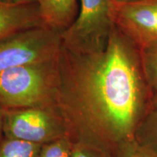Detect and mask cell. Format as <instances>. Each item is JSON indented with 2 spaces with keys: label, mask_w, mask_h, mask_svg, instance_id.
Listing matches in <instances>:
<instances>
[{
  "label": "cell",
  "mask_w": 157,
  "mask_h": 157,
  "mask_svg": "<svg viewBox=\"0 0 157 157\" xmlns=\"http://www.w3.org/2000/svg\"><path fill=\"white\" fill-rule=\"evenodd\" d=\"M111 1L117 3H129V2H134L140 1V0H111Z\"/></svg>",
  "instance_id": "obj_17"
},
{
  "label": "cell",
  "mask_w": 157,
  "mask_h": 157,
  "mask_svg": "<svg viewBox=\"0 0 157 157\" xmlns=\"http://www.w3.org/2000/svg\"><path fill=\"white\" fill-rule=\"evenodd\" d=\"M42 146L4 137L0 142V157H38Z\"/></svg>",
  "instance_id": "obj_9"
},
{
  "label": "cell",
  "mask_w": 157,
  "mask_h": 157,
  "mask_svg": "<svg viewBox=\"0 0 157 157\" xmlns=\"http://www.w3.org/2000/svg\"><path fill=\"white\" fill-rule=\"evenodd\" d=\"M145 77L154 95L157 94V42L139 49Z\"/></svg>",
  "instance_id": "obj_11"
},
{
  "label": "cell",
  "mask_w": 157,
  "mask_h": 157,
  "mask_svg": "<svg viewBox=\"0 0 157 157\" xmlns=\"http://www.w3.org/2000/svg\"><path fill=\"white\" fill-rule=\"evenodd\" d=\"M2 5H1V4H0V7H1V6H2Z\"/></svg>",
  "instance_id": "obj_19"
},
{
  "label": "cell",
  "mask_w": 157,
  "mask_h": 157,
  "mask_svg": "<svg viewBox=\"0 0 157 157\" xmlns=\"http://www.w3.org/2000/svg\"><path fill=\"white\" fill-rule=\"evenodd\" d=\"M117 157H157V155L135 141L124 149Z\"/></svg>",
  "instance_id": "obj_14"
},
{
  "label": "cell",
  "mask_w": 157,
  "mask_h": 157,
  "mask_svg": "<svg viewBox=\"0 0 157 157\" xmlns=\"http://www.w3.org/2000/svg\"><path fill=\"white\" fill-rule=\"evenodd\" d=\"M135 140L157 155V109H153L140 124Z\"/></svg>",
  "instance_id": "obj_10"
},
{
  "label": "cell",
  "mask_w": 157,
  "mask_h": 157,
  "mask_svg": "<svg viewBox=\"0 0 157 157\" xmlns=\"http://www.w3.org/2000/svg\"><path fill=\"white\" fill-rule=\"evenodd\" d=\"M58 55L0 72V105L5 109L56 107Z\"/></svg>",
  "instance_id": "obj_2"
},
{
  "label": "cell",
  "mask_w": 157,
  "mask_h": 157,
  "mask_svg": "<svg viewBox=\"0 0 157 157\" xmlns=\"http://www.w3.org/2000/svg\"><path fill=\"white\" fill-rule=\"evenodd\" d=\"M4 114H5V109L0 105V142L4 137L3 124H4Z\"/></svg>",
  "instance_id": "obj_16"
},
{
  "label": "cell",
  "mask_w": 157,
  "mask_h": 157,
  "mask_svg": "<svg viewBox=\"0 0 157 157\" xmlns=\"http://www.w3.org/2000/svg\"><path fill=\"white\" fill-rule=\"evenodd\" d=\"M73 142L68 137L43 145L38 157H71Z\"/></svg>",
  "instance_id": "obj_12"
},
{
  "label": "cell",
  "mask_w": 157,
  "mask_h": 157,
  "mask_svg": "<svg viewBox=\"0 0 157 157\" xmlns=\"http://www.w3.org/2000/svg\"><path fill=\"white\" fill-rule=\"evenodd\" d=\"M110 11L114 25L139 49L157 42V0L111 1Z\"/></svg>",
  "instance_id": "obj_6"
},
{
  "label": "cell",
  "mask_w": 157,
  "mask_h": 157,
  "mask_svg": "<svg viewBox=\"0 0 157 157\" xmlns=\"http://www.w3.org/2000/svg\"><path fill=\"white\" fill-rule=\"evenodd\" d=\"M39 12L44 26L60 34L78 15L77 0H37Z\"/></svg>",
  "instance_id": "obj_8"
},
{
  "label": "cell",
  "mask_w": 157,
  "mask_h": 157,
  "mask_svg": "<svg viewBox=\"0 0 157 157\" xmlns=\"http://www.w3.org/2000/svg\"><path fill=\"white\" fill-rule=\"evenodd\" d=\"M153 109H157V94L154 95L153 99Z\"/></svg>",
  "instance_id": "obj_18"
},
{
  "label": "cell",
  "mask_w": 157,
  "mask_h": 157,
  "mask_svg": "<svg viewBox=\"0 0 157 157\" xmlns=\"http://www.w3.org/2000/svg\"><path fill=\"white\" fill-rule=\"evenodd\" d=\"M56 108L73 143L117 157L136 141L153 110L154 94L141 66L140 50L114 25L105 48L80 53L61 45Z\"/></svg>",
  "instance_id": "obj_1"
},
{
  "label": "cell",
  "mask_w": 157,
  "mask_h": 157,
  "mask_svg": "<svg viewBox=\"0 0 157 157\" xmlns=\"http://www.w3.org/2000/svg\"><path fill=\"white\" fill-rule=\"evenodd\" d=\"M44 26L36 3L0 7V40L19 31Z\"/></svg>",
  "instance_id": "obj_7"
},
{
  "label": "cell",
  "mask_w": 157,
  "mask_h": 157,
  "mask_svg": "<svg viewBox=\"0 0 157 157\" xmlns=\"http://www.w3.org/2000/svg\"><path fill=\"white\" fill-rule=\"evenodd\" d=\"M71 157H111L103 151L84 143H73Z\"/></svg>",
  "instance_id": "obj_13"
},
{
  "label": "cell",
  "mask_w": 157,
  "mask_h": 157,
  "mask_svg": "<svg viewBox=\"0 0 157 157\" xmlns=\"http://www.w3.org/2000/svg\"><path fill=\"white\" fill-rule=\"evenodd\" d=\"M4 137L44 145L68 137V130L56 107L5 109Z\"/></svg>",
  "instance_id": "obj_4"
},
{
  "label": "cell",
  "mask_w": 157,
  "mask_h": 157,
  "mask_svg": "<svg viewBox=\"0 0 157 157\" xmlns=\"http://www.w3.org/2000/svg\"><path fill=\"white\" fill-rule=\"evenodd\" d=\"M37 0H0V4L8 6L31 5L36 3Z\"/></svg>",
  "instance_id": "obj_15"
},
{
  "label": "cell",
  "mask_w": 157,
  "mask_h": 157,
  "mask_svg": "<svg viewBox=\"0 0 157 157\" xmlns=\"http://www.w3.org/2000/svg\"><path fill=\"white\" fill-rule=\"evenodd\" d=\"M110 10L111 0H79L77 17L60 34L62 46L80 53L103 50L114 25Z\"/></svg>",
  "instance_id": "obj_3"
},
{
  "label": "cell",
  "mask_w": 157,
  "mask_h": 157,
  "mask_svg": "<svg viewBox=\"0 0 157 157\" xmlns=\"http://www.w3.org/2000/svg\"><path fill=\"white\" fill-rule=\"evenodd\" d=\"M60 33L46 26L23 30L0 40V72L58 56Z\"/></svg>",
  "instance_id": "obj_5"
}]
</instances>
